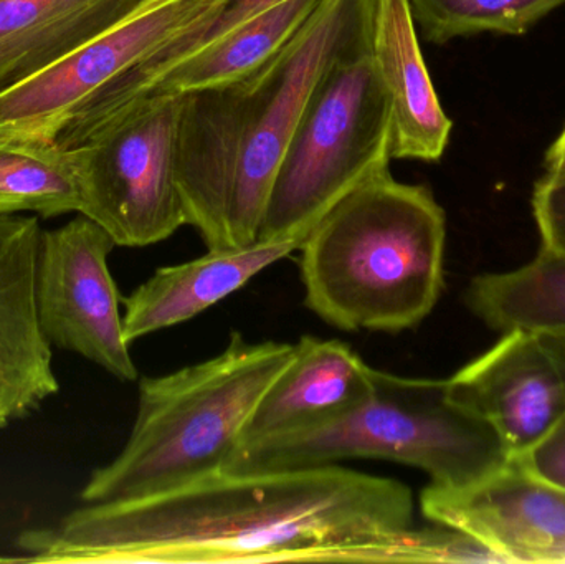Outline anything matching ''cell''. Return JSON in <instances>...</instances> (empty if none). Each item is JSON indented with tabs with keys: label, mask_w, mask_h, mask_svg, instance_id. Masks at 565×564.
I'll use <instances>...</instances> for the list:
<instances>
[{
	"label": "cell",
	"mask_w": 565,
	"mask_h": 564,
	"mask_svg": "<svg viewBox=\"0 0 565 564\" xmlns=\"http://www.w3.org/2000/svg\"><path fill=\"white\" fill-rule=\"evenodd\" d=\"M511 460L530 476L565 490V417L536 446Z\"/></svg>",
	"instance_id": "22"
},
{
	"label": "cell",
	"mask_w": 565,
	"mask_h": 564,
	"mask_svg": "<svg viewBox=\"0 0 565 564\" xmlns=\"http://www.w3.org/2000/svg\"><path fill=\"white\" fill-rule=\"evenodd\" d=\"M374 0H321L257 72L185 93L178 181L188 225L207 251L258 242L289 139L322 76L371 42Z\"/></svg>",
	"instance_id": "2"
},
{
	"label": "cell",
	"mask_w": 565,
	"mask_h": 564,
	"mask_svg": "<svg viewBox=\"0 0 565 564\" xmlns=\"http://www.w3.org/2000/svg\"><path fill=\"white\" fill-rule=\"evenodd\" d=\"M448 381L455 397L493 427L514 459L565 417V340L510 331Z\"/></svg>",
	"instance_id": "10"
},
{
	"label": "cell",
	"mask_w": 565,
	"mask_h": 564,
	"mask_svg": "<svg viewBox=\"0 0 565 564\" xmlns=\"http://www.w3.org/2000/svg\"><path fill=\"white\" fill-rule=\"evenodd\" d=\"M184 95L151 93L116 109L73 145L82 211L118 247H149L188 225L178 181Z\"/></svg>",
	"instance_id": "8"
},
{
	"label": "cell",
	"mask_w": 565,
	"mask_h": 564,
	"mask_svg": "<svg viewBox=\"0 0 565 564\" xmlns=\"http://www.w3.org/2000/svg\"><path fill=\"white\" fill-rule=\"evenodd\" d=\"M420 509L431 523L473 536L504 563H565V490L514 460L461 489L428 486Z\"/></svg>",
	"instance_id": "11"
},
{
	"label": "cell",
	"mask_w": 565,
	"mask_h": 564,
	"mask_svg": "<svg viewBox=\"0 0 565 564\" xmlns=\"http://www.w3.org/2000/svg\"><path fill=\"white\" fill-rule=\"evenodd\" d=\"M111 235L79 214L42 234L36 268V310L46 340L108 371L122 383L138 380L129 353L108 257Z\"/></svg>",
	"instance_id": "9"
},
{
	"label": "cell",
	"mask_w": 565,
	"mask_h": 564,
	"mask_svg": "<svg viewBox=\"0 0 565 564\" xmlns=\"http://www.w3.org/2000/svg\"><path fill=\"white\" fill-rule=\"evenodd\" d=\"M12 562V563H25L23 556H0V563Z\"/></svg>",
	"instance_id": "25"
},
{
	"label": "cell",
	"mask_w": 565,
	"mask_h": 564,
	"mask_svg": "<svg viewBox=\"0 0 565 564\" xmlns=\"http://www.w3.org/2000/svg\"><path fill=\"white\" fill-rule=\"evenodd\" d=\"M465 300L473 315L500 333L531 331L565 338V252L541 245L523 267L478 275Z\"/></svg>",
	"instance_id": "18"
},
{
	"label": "cell",
	"mask_w": 565,
	"mask_h": 564,
	"mask_svg": "<svg viewBox=\"0 0 565 564\" xmlns=\"http://www.w3.org/2000/svg\"><path fill=\"white\" fill-rule=\"evenodd\" d=\"M278 2H281V0H231L228 6L225 7L224 12L218 17L217 22L214 23V26L209 30L205 39L202 40L201 45L211 42L215 36L222 35V33L227 32V30L234 29L235 25L244 22L248 17L257 15L262 10L268 9V7Z\"/></svg>",
	"instance_id": "23"
},
{
	"label": "cell",
	"mask_w": 565,
	"mask_h": 564,
	"mask_svg": "<svg viewBox=\"0 0 565 564\" xmlns=\"http://www.w3.org/2000/svg\"><path fill=\"white\" fill-rule=\"evenodd\" d=\"M447 215L430 189L391 171L342 198L301 245L305 305L341 331L402 333L437 307Z\"/></svg>",
	"instance_id": "3"
},
{
	"label": "cell",
	"mask_w": 565,
	"mask_h": 564,
	"mask_svg": "<svg viewBox=\"0 0 565 564\" xmlns=\"http://www.w3.org/2000/svg\"><path fill=\"white\" fill-rule=\"evenodd\" d=\"M374 368L338 340L302 337L280 376L252 414L241 446L322 426L372 391ZM238 446V447H241Z\"/></svg>",
	"instance_id": "14"
},
{
	"label": "cell",
	"mask_w": 565,
	"mask_h": 564,
	"mask_svg": "<svg viewBox=\"0 0 565 564\" xmlns=\"http://www.w3.org/2000/svg\"><path fill=\"white\" fill-rule=\"evenodd\" d=\"M422 36L444 45L460 36L523 35L565 0H408Z\"/></svg>",
	"instance_id": "20"
},
{
	"label": "cell",
	"mask_w": 565,
	"mask_h": 564,
	"mask_svg": "<svg viewBox=\"0 0 565 564\" xmlns=\"http://www.w3.org/2000/svg\"><path fill=\"white\" fill-rule=\"evenodd\" d=\"M564 340H565V338H564Z\"/></svg>",
	"instance_id": "26"
},
{
	"label": "cell",
	"mask_w": 565,
	"mask_h": 564,
	"mask_svg": "<svg viewBox=\"0 0 565 564\" xmlns=\"http://www.w3.org/2000/svg\"><path fill=\"white\" fill-rule=\"evenodd\" d=\"M369 53L391 115L392 159L438 161L454 123L428 73L408 0H374Z\"/></svg>",
	"instance_id": "13"
},
{
	"label": "cell",
	"mask_w": 565,
	"mask_h": 564,
	"mask_svg": "<svg viewBox=\"0 0 565 564\" xmlns=\"http://www.w3.org/2000/svg\"><path fill=\"white\" fill-rule=\"evenodd\" d=\"M295 344L248 343L232 333L217 357L139 381L138 414L121 453L83 487V503L118 502L181 489L222 472Z\"/></svg>",
	"instance_id": "4"
},
{
	"label": "cell",
	"mask_w": 565,
	"mask_h": 564,
	"mask_svg": "<svg viewBox=\"0 0 565 564\" xmlns=\"http://www.w3.org/2000/svg\"><path fill=\"white\" fill-rule=\"evenodd\" d=\"M306 237L258 241L221 248L185 264L158 268L122 300V327L129 344L204 313L244 288L265 268L299 251Z\"/></svg>",
	"instance_id": "15"
},
{
	"label": "cell",
	"mask_w": 565,
	"mask_h": 564,
	"mask_svg": "<svg viewBox=\"0 0 565 564\" xmlns=\"http://www.w3.org/2000/svg\"><path fill=\"white\" fill-rule=\"evenodd\" d=\"M231 0H148L85 45L0 93V135L72 149L149 79L194 52ZM154 79V82H156Z\"/></svg>",
	"instance_id": "6"
},
{
	"label": "cell",
	"mask_w": 565,
	"mask_h": 564,
	"mask_svg": "<svg viewBox=\"0 0 565 564\" xmlns=\"http://www.w3.org/2000/svg\"><path fill=\"white\" fill-rule=\"evenodd\" d=\"M405 483L338 466L218 472L181 489L85 503L25 530V563H418Z\"/></svg>",
	"instance_id": "1"
},
{
	"label": "cell",
	"mask_w": 565,
	"mask_h": 564,
	"mask_svg": "<svg viewBox=\"0 0 565 564\" xmlns=\"http://www.w3.org/2000/svg\"><path fill=\"white\" fill-rule=\"evenodd\" d=\"M82 211L75 152L56 142L0 135V215L58 217Z\"/></svg>",
	"instance_id": "19"
},
{
	"label": "cell",
	"mask_w": 565,
	"mask_h": 564,
	"mask_svg": "<svg viewBox=\"0 0 565 564\" xmlns=\"http://www.w3.org/2000/svg\"><path fill=\"white\" fill-rule=\"evenodd\" d=\"M544 169L551 174H565V126L544 155Z\"/></svg>",
	"instance_id": "24"
},
{
	"label": "cell",
	"mask_w": 565,
	"mask_h": 564,
	"mask_svg": "<svg viewBox=\"0 0 565 564\" xmlns=\"http://www.w3.org/2000/svg\"><path fill=\"white\" fill-rule=\"evenodd\" d=\"M372 459L417 467L431 487L461 489L508 464L493 427L451 393L450 381L374 370L348 413L301 433L244 444L222 472L252 473Z\"/></svg>",
	"instance_id": "5"
},
{
	"label": "cell",
	"mask_w": 565,
	"mask_h": 564,
	"mask_svg": "<svg viewBox=\"0 0 565 564\" xmlns=\"http://www.w3.org/2000/svg\"><path fill=\"white\" fill-rule=\"evenodd\" d=\"M42 234L36 217L0 215V429L60 390L36 310Z\"/></svg>",
	"instance_id": "12"
},
{
	"label": "cell",
	"mask_w": 565,
	"mask_h": 564,
	"mask_svg": "<svg viewBox=\"0 0 565 564\" xmlns=\"http://www.w3.org/2000/svg\"><path fill=\"white\" fill-rule=\"evenodd\" d=\"M321 0H281L172 63L149 88L185 93L221 88L247 78L295 36Z\"/></svg>",
	"instance_id": "17"
},
{
	"label": "cell",
	"mask_w": 565,
	"mask_h": 564,
	"mask_svg": "<svg viewBox=\"0 0 565 564\" xmlns=\"http://www.w3.org/2000/svg\"><path fill=\"white\" fill-rule=\"evenodd\" d=\"M148 0H0V93L43 72Z\"/></svg>",
	"instance_id": "16"
},
{
	"label": "cell",
	"mask_w": 565,
	"mask_h": 564,
	"mask_svg": "<svg viewBox=\"0 0 565 564\" xmlns=\"http://www.w3.org/2000/svg\"><path fill=\"white\" fill-rule=\"evenodd\" d=\"M391 115L369 45L322 76L275 175L258 241L308 237L349 192L391 171Z\"/></svg>",
	"instance_id": "7"
},
{
	"label": "cell",
	"mask_w": 565,
	"mask_h": 564,
	"mask_svg": "<svg viewBox=\"0 0 565 564\" xmlns=\"http://www.w3.org/2000/svg\"><path fill=\"white\" fill-rule=\"evenodd\" d=\"M531 205L541 245L565 252V174L546 172L534 185Z\"/></svg>",
	"instance_id": "21"
}]
</instances>
